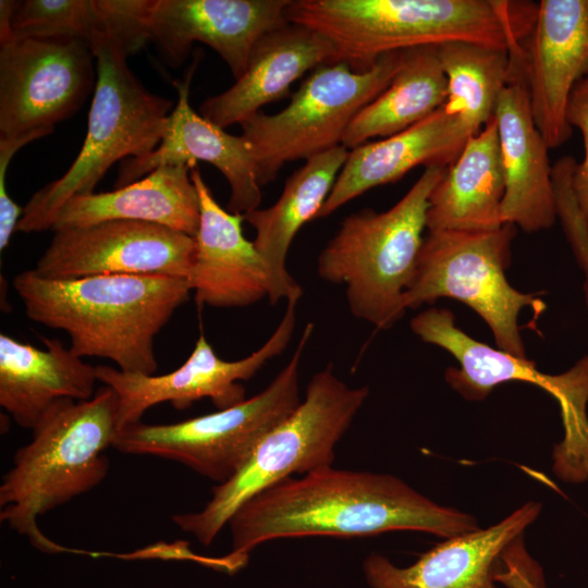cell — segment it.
I'll list each match as a JSON object with an SVG mask.
<instances>
[{"instance_id":"cell-17","label":"cell","mask_w":588,"mask_h":588,"mask_svg":"<svg viewBox=\"0 0 588 588\" xmlns=\"http://www.w3.org/2000/svg\"><path fill=\"white\" fill-rule=\"evenodd\" d=\"M195 69L194 62L184 79L174 82L177 102L158 147L145 157L124 160L119 169L115 188L131 184L159 167H195L197 161H205L215 166L229 183L226 210L245 215L259 208L262 198L256 159L242 135L226 133L193 110L189 86Z\"/></svg>"},{"instance_id":"cell-9","label":"cell","mask_w":588,"mask_h":588,"mask_svg":"<svg viewBox=\"0 0 588 588\" xmlns=\"http://www.w3.org/2000/svg\"><path fill=\"white\" fill-rule=\"evenodd\" d=\"M515 225L491 231H428L405 309L452 298L473 309L491 330L497 347L527 358L518 318L525 308L538 315L547 305L536 294L516 290L506 279Z\"/></svg>"},{"instance_id":"cell-1","label":"cell","mask_w":588,"mask_h":588,"mask_svg":"<svg viewBox=\"0 0 588 588\" xmlns=\"http://www.w3.org/2000/svg\"><path fill=\"white\" fill-rule=\"evenodd\" d=\"M228 526L231 553L238 555L280 538L414 530L446 539L480 528L473 515L433 502L395 476L332 466L261 491L233 514Z\"/></svg>"},{"instance_id":"cell-21","label":"cell","mask_w":588,"mask_h":588,"mask_svg":"<svg viewBox=\"0 0 588 588\" xmlns=\"http://www.w3.org/2000/svg\"><path fill=\"white\" fill-rule=\"evenodd\" d=\"M475 134L466 122L442 106L397 134L351 149L318 218L331 216L350 200L400 180L416 167L448 168Z\"/></svg>"},{"instance_id":"cell-18","label":"cell","mask_w":588,"mask_h":588,"mask_svg":"<svg viewBox=\"0 0 588 588\" xmlns=\"http://www.w3.org/2000/svg\"><path fill=\"white\" fill-rule=\"evenodd\" d=\"M191 179L199 199V226L188 283L198 304L245 307L270 296L267 265L254 242L243 233L244 216L223 209L197 166Z\"/></svg>"},{"instance_id":"cell-31","label":"cell","mask_w":588,"mask_h":588,"mask_svg":"<svg viewBox=\"0 0 588 588\" xmlns=\"http://www.w3.org/2000/svg\"><path fill=\"white\" fill-rule=\"evenodd\" d=\"M566 117L571 126L580 131L584 142V159L576 164L573 188L588 226V74L574 87L568 100Z\"/></svg>"},{"instance_id":"cell-27","label":"cell","mask_w":588,"mask_h":588,"mask_svg":"<svg viewBox=\"0 0 588 588\" xmlns=\"http://www.w3.org/2000/svg\"><path fill=\"white\" fill-rule=\"evenodd\" d=\"M446 100V77L438 47L404 50L388 87L347 127L342 146L353 149L373 137H389L422 121Z\"/></svg>"},{"instance_id":"cell-34","label":"cell","mask_w":588,"mask_h":588,"mask_svg":"<svg viewBox=\"0 0 588 588\" xmlns=\"http://www.w3.org/2000/svg\"><path fill=\"white\" fill-rule=\"evenodd\" d=\"M17 1H0V42L13 37L12 17L16 9Z\"/></svg>"},{"instance_id":"cell-30","label":"cell","mask_w":588,"mask_h":588,"mask_svg":"<svg viewBox=\"0 0 588 588\" xmlns=\"http://www.w3.org/2000/svg\"><path fill=\"white\" fill-rule=\"evenodd\" d=\"M494 580L506 588H547L542 567L525 547L524 534L509 543L501 553Z\"/></svg>"},{"instance_id":"cell-15","label":"cell","mask_w":588,"mask_h":588,"mask_svg":"<svg viewBox=\"0 0 588 588\" xmlns=\"http://www.w3.org/2000/svg\"><path fill=\"white\" fill-rule=\"evenodd\" d=\"M291 0H154L149 35L164 60L181 65L195 41L215 50L234 78L243 75L257 40L289 23Z\"/></svg>"},{"instance_id":"cell-4","label":"cell","mask_w":588,"mask_h":588,"mask_svg":"<svg viewBox=\"0 0 588 588\" xmlns=\"http://www.w3.org/2000/svg\"><path fill=\"white\" fill-rule=\"evenodd\" d=\"M119 399L103 385L86 401L58 402L19 449L0 485V519L37 548L61 547L41 534L37 518L98 486L107 476L105 451L118 432Z\"/></svg>"},{"instance_id":"cell-7","label":"cell","mask_w":588,"mask_h":588,"mask_svg":"<svg viewBox=\"0 0 588 588\" xmlns=\"http://www.w3.org/2000/svg\"><path fill=\"white\" fill-rule=\"evenodd\" d=\"M93 53L97 82L83 146L60 179L29 198L16 226L19 232L52 229L70 198L94 193L113 163L149 155L166 133L173 102L144 87L127 65L123 44L106 38Z\"/></svg>"},{"instance_id":"cell-29","label":"cell","mask_w":588,"mask_h":588,"mask_svg":"<svg viewBox=\"0 0 588 588\" xmlns=\"http://www.w3.org/2000/svg\"><path fill=\"white\" fill-rule=\"evenodd\" d=\"M12 34L14 38L79 39L91 52L108 38L98 0L17 1Z\"/></svg>"},{"instance_id":"cell-11","label":"cell","mask_w":588,"mask_h":588,"mask_svg":"<svg viewBox=\"0 0 588 588\" xmlns=\"http://www.w3.org/2000/svg\"><path fill=\"white\" fill-rule=\"evenodd\" d=\"M94 60L79 39L0 42V139L35 140L73 115L95 90Z\"/></svg>"},{"instance_id":"cell-25","label":"cell","mask_w":588,"mask_h":588,"mask_svg":"<svg viewBox=\"0 0 588 588\" xmlns=\"http://www.w3.org/2000/svg\"><path fill=\"white\" fill-rule=\"evenodd\" d=\"M192 168L191 164L163 166L114 191L74 196L58 212L52 230L133 220L160 224L195 237L200 211L191 179Z\"/></svg>"},{"instance_id":"cell-12","label":"cell","mask_w":588,"mask_h":588,"mask_svg":"<svg viewBox=\"0 0 588 588\" xmlns=\"http://www.w3.org/2000/svg\"><path fill=\"white\" fill-rule=\"evenodd\" d=\"M296 305L295 302L286 303V310L272 334L257 351L242 359H221L200 335L188 358L169 373L144 375L97 366L98 381L111 387L119 399L118 431L142 421L150 407L164 402L176 409H185L196 401L209 399L217 409H224L245 401V389L240 381L253 378L286 350L295 330Z\"/></svg>"},{"instance_id":"cell-33","label":"cell","mask_w":588,"mask_h":588,"mask_svg":"<svg viewBox=\"0 0 588 588\" xmlns=\"http://www.w3.org/2000/svg\"><path fill=\"white\" fill-rule=\"evenodd\" d=\"M569 246L584 274L583 289L585 304L588 310V237L583 236L576 238L569 244Z\"/></svg>"},{"instance_id":"cell-32","label":"cell","mask_w":588,"mask_h":588,"mask_svg":"<svg viewBox=\"0 0 588 588\" xmlns=\"http://www.w3.org/2000/svg\"><path fill=\"white\" fill-rule=\"evenodd\" d=\"M33 142L29 138L0 139V250L3 252L17 223L23 216L24 208L20 207L8 194L5 176L8 166L23 146Z\"/></svg>"},{"instance_id":"cell-16","label":"cell","mask_w":588,"mask_h":588,"mask_svg":"<svg viewBox=\"0 0 588 588\" xmlns=\"http://www.w3.org/2000/svg\"><path fill=\"white\" fill-rule=\"evenodd\" d=\"M421 341L446 351L458 363L444 372L446 383L465 400L482 401L498 385L525 382L549 393L560 411L588 403V355L568 370L549 375L536 363L475 340L456 326L448 308L430 307L411 320Z\"/></svg>"},{"instance_id":"cell-8","label":"cell","mask_w":588,"mask_h":588,"mask_svg":"<svg viewBox=\"0 0 588 588\" xmlns=\"http://www.w3.org/2000/svg\"><path fill=\"white\" fill-rule=\"evenodd\" d=\"M314 329L313 322L305 326L287 364L258 394L179 422L126 426L117 432L112 448L181 463L217 485L226 481L262 437L301 403L299 366Z\"/></svg>"},{"instance_id":"cell-5","label":"cell","mask_w":588,"mask_h":588,"mask_svg":"<svg viewBox=\"0 0 588 588\" xmlns=\"http://www.w3.org/2000/svg\"><path fill=\"white\" fill-rule=\"evenodd\" d=\"M446 168H426L390 209H363L340 224L317 258L319 278L345 286L350 311L378 330L405 314L427 229L429 196Z\"/></svg>"},{"instance_id":"cell-2","label":"cell","mask_w":588,"mask_h":588,"mask_svg":"<svg viewBox=\"0 0 588 588\" xmlns=\"http://www.w3.org/2000/svg\"><path fill=\"white\" fill-rule=\"evenodd\" d=\"M537 11L506 0H291L285 16L328 39L332 62L365 72L384 54L450 42L517 51Z\"/></svg>"},{"instance_id":"cell-19","label":"cell","mask_w":588,"mask_h":588,"mask_svg":"<svg viewBox=\"0 0 588 588\" xmlns=\"http://www.w3.org/2000/svg\"><path fill=\"white\" fill-rule=\"evenodd\" d=\"M541 507L530 501L488 528L446 538L407 567L371 553L363 565L367 583L371 588H498L494 571L501 553L537 519Z\"/></svg>"},{"instance_id":"cell-3","label":"cell","mask_w":588,"mask_h":588,"mask_svg":"<svg viewBox=\"0 0 588 588\" xmlns=\"http://www.w3.org/2000/svg\"><path fill=\"white\" fill-rule=\"evenodd\" d=\"M13 287L27 317L70 336L76 356L113 362L124 372L154 375L155 338L188 301V280L168 275L102 274L48 279L33 269Z\"/></svg>"},{"instance_id":"cell-10","label":"cell","mask_w":588,"mask_h":588,"mask_svg":"<svg viewBox=\"0 0 588 588\" xmlns=\"http://www.w3.org/2000/svg\"><path fill=\"white\" fill-rule=\"evenodd\" d=\"M404 51L382 56L365 72L343 62L319 65L275 114L261 111L240 123L252 149L261 186L274 181L281 168L342 145L357 113L379 96L400 69Z\"/></svg>"},{"instance_id":"cell-24","label":"cell","mask_w":588,"mask_h":588,"mask_svg":"<svg viewBox=\"0 0 588 588\" xmlns=\"http://www.w3.org/2000/svg\"><path fill=\"white\" fill-rule=\"evenodd\" d=\"M347 155V149L340 145L305 160L287 177L272 206L243 215L244 221L255 229L253 242L270 274V304L283 299L298 303L302 297L303 289L286 267L287 253L304 224L318 218Z\"/></svg>"},{"instance_id":"cell-14","label":"cell","mask_w":588,"mask_h":588,"mask_svg":"<svg viewBox=\"0 0 588 588\" xmlns=\"http://www.w3.org/2000/svg\"><path fill=\"white\" fill-rule=\"evenodd\" d=\"M524 49L534 121L549 149L560 147L573 131L571 94L588 74V0H541Z\"/></svg>"},{"instance_id":"cell-20","label":"cell","mask_w":588,"mask_h":588,"mask_svg":"<svg viewBox=\"0 0 588 588\" xmlns=\"http://www.w3.org/2000/svg\"><path fill=\"white\" fill-rule=\"evenodd\" d=\"M494 119L505 186L503 222L526 233L551 228L558 215L549 147L534 121L524 76L503 89Z\"/></svg>"},{"instance_id":"cell-6","label":"cell","mask_w":588,"mask_h":588,"mask_svg":"<svg viewBox=\"0 0 588 588\" xmlns=\"http://www.w3.org/2000/svg\"><path fill=\"white\" fill-rule=\"evenodd\" d=\"M367 385L350 387L333 364L313 375L305 397L254 448L237 471L216 485L203 510L172 516L173 523L209 546L248 500L293 475L332 466L334 449L369 396Z\"/></svg>"},{"instance_id":"cell-26","label":"cell","mask_w":588,"mask_h":588,"mask_svg":"<svg viewBox=\"0 0 588 588\" xmlns=\"http://www.w3.org/2000/svg\"><path fill=\"white\" fill-rule=\"evenodd\" d=\"M504 175L494 117L465 143L429 196L428 231L501 228Z\"/></svg>"},{"instance_id":"cell-23","label":"cell","mask_w":588,"mask_h":588,"mask_svg":"<svg viewBox=\"0 0 588 588\" xmlns=\"http://www.w3.org/2000/svg\"><path fill=\"white\" fill-rule=\"evenodd\" d=\"M41 340L45 350L0 334V405L32 430L58 402L91 399L98 381L96 367L59 339Z\"/></svg>"},{"instance_id":"cell-28","label":"cell","mask_w":588,"mask_h":588,"mask_svg":"<svg viewBox=\"0 0 588 588\" xmlns=\"http://www.w3.org/2000/svg\"><path fill=\"white\" fill-rule=\"evenodd\" d=\"M446 77L450 114L460 117L476 133L494 117L503 89L523 71L513 64L509 51L468 42H450L438 47Z\"/></svg>"},{"instance_id":"cell-22","label":"cell","mask_w":588,"mask_h":588,"mask_svg":"<svg viewBox=\"0 0 588 588\" xmlns=\"http://www.w3.org/2000/svg\"><path fill=\"white\" fill-rule=\"evenodd\" d=\"M333 58L328 39L287 23L257 40L243 75L229 89L206 99L199 107L200 115L222 128L240 124L264 106L286 97L294 82Z\"/></svg>"},{"instance_id":"cell-13","label":"cell","mask_w":588,"mask_h":588,"mask_svg":"<svg viewBox=\"0 0 588 588\" xmlns=\"http://www.w3.org/2000/svg\"><path fill=\"white\" fill-rule=\"evenodd\" d=\"M194 258L189 235L150 222L110 220L54 230L33 270L48 279L133 274L188 280Z\"/></svg>"}]
</instances>
